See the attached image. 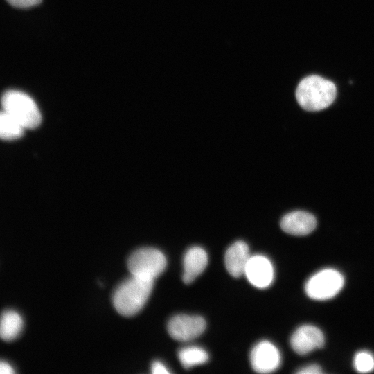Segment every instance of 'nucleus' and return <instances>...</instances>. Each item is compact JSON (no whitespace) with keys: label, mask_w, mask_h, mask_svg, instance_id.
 Returning a JSON list of instances; mask_svg holds the SVG:
<instances>
[{"label":"nucleus","mask_w":374,"mask_h":374,"mask_svg":"<svg viewBox=\"0 0 374 374\" xmlns=\"http://www.w3.org/2000/svg\"><path fill=\"white\" fill-rule=\"evenodd\" d=\"M154 280L131 276L115 290L113 304L121 315L130 317L137 314L147 302Z\"/></svg>","instance_id":"1"},{"label":"nucleus","mask_w":374,"mask_h":374,"mask_svg":"<svg viewBox=\"0 0 374 374\" xmlns=\"http://www.w3.org/2000/svg\"><path fill=\"white\" fill-rule=\"evenodd\" d=\"M337 88L330 80L316 75L303 78L298 84L296 98L300 106L317 112L330 106L335 99Z\"/></svg>","instance_id":"2"},{"label":"nucleus","mask_w":374,"mask_h":374,"mask_svg":"<svg viewBox=\"0 0 374 374\" xmlns=\"http://www.w3.org/2000/svg\"><path fill=\"white\" fill-rule=\"evenodd\" d=\"M2 109L10 114L25 129H34L42 121L41 113L33 99L17 90L6 91L1 96Z\"/></svg>","instance_id":"3"},{"label":"nucleus","mask_w":374,"mask_h":374,"mask_svg":"<svg viewBox=\"0 0 374 374\" xmlns=\"http://www.w3.org/2000/svg\"><path fill=\"white\" fill-rule=\"evenodd\" d=\"M167 260L164 254L154 248H141L132 253L127 260L132 276L154 280L165 270Z\"/></svg>","instance_id":"4"},{"label":"nucleus","mask_w":374,"mask_h":374,"mask_svg":"<svg viewBox=\"0 0 374 374\" xmlns=\"http://www.w3.org/2000/svg\"><path fill=\"white\" fill-rule=\"evenodd\" d=\"M344 285V278L332 268L321 269L313 274L305 285L306 294L314 300L323 301L336 296Z\"/></svg>","instance_id":"5"},{"label":"nucleus","mask_w":374,"mask_h":374,"mask_svg":"<svg viewBox=\"0 0 374 374\" xmlns=\"http://www.w3.org/2000/svg\"><path fill=\"white\" fill-rule=\"evenodd\" d=\"M206 327V321L200 316L177 314L169 321L168 331L174 339L187 341L201 335Z\"/></svg>","instance_id":"6"},{"label":"nucleus","mask_w":374,"mask_h":374,"mask_svg":"<svg viewBox=\"0 0 374 374\" xmlns=\"http://www.w3.org/2000/svg\"><path fill=\"white\" fill-rule=\"evenodd\" d=\"M252 368L259 373H269L276 371L280 364L278 349L268 341H262L250 353Z\"/></svg>","instance_id":"7"},{"label":"nucleus","mask_w":374,"mask_h":374,"mask_svg":"<svg viewBox=\"0 0 374 374\" xmlns=\"http://www.w3.org/2000/svg\"><path fill=\"white\" fill-rule=\"evenodd\" d=\"M325 338L322 331L312 325L298 328L290 338L292 349L299 355H304L323 346Z\"/></svg>","instance_id":"8"},{"label":"nucleus","mask_w":374,"mask_h":374,"mask_svg":"<svg viewBox=\"0 0 374 374\" xmlns=\"http://www.w3.org/2000/svg\"><path fill=\"white\" fill-rule=\"evenodd\" d=\"M256 287L264 289L273 282L274 271L270 260L262 255L251 256L244 274Z\"/></svg>","instance_id":"9"},{"label":"nucleus","mask_w":374,"mask_h":374,"mask_svg":"<svg viewBox=\"0 0 374 374\" xmlns=\"http://www.w3.org/2000/svg\"><path fill=\"white\" fill-rule=\"evenodd\" d=\"M316 217L310 213L296 211L285 215L280 221V227L285 233L297 236L312 233L317 226Z\"/></svg>","instance_id":"10"},{"label":"nucleus","mask_w":374,"mask_h":374,"mask_svg":"<svg viewBox=\"0 0 374 374\" xmlns=\"http://www.w3.org/2000/svg\"><path fill=\"white\" fill-rule=\"evenodd\" d=\"M251 258L247 243L239 240L231 244L224 256V263L229 274L238 278L244 274L246 266Z\"/></svg>","instance_id":"11"},{"label":"nucleus","mask_w":374,"mask_h":374,"mask_svg":"<svg viewBox=\"0 0 374 374\" xmlns=\"http://www.w3.org/2000/svg\"><path fill=\"white\" fill-rule=\"evenodd\" d=\"M208 256L200 247H193L188 249L183 258L182 279L186 284L192 283L206 269Z\"/></svg>","instance_id":"12"},{"label":"nucleus","mask_w":374,"mask_h":374,"mask_svg":"<svg viewBox=\"0 0 374 374\" xmlns=\"http://www.w3.org/2000/svg\"><path fill=\"white\" fill-rule=\"evenodd\" d=\"M24 326L21 316L16 311L8 310L0 316V338L6 341L15 339Z\"/></svg>","instance_id":"13"},{"label":"nucleus","mask_w":374,"mask_h":374,"mask_svg":"<svg viewBox=\"0 0 374 374\" xmlns=\"http://www.w3.org/2000/svg\"><path fill=\"white\" fill-rule=\"evenodd\" d=\"M25 128L10 114L0 111V139L11 141L20 138Z\"/></svg>","instance_id":"14"},{"label":"nucleus","mask_w":374,"mask_h":374,"mask_svg":"<svg viewBox=\"0 0 374 374\" xmlns=\"http://www.w3.org/2000/svg\"><path fill=\"white\" fill-rule=\"evenodd\" d=\"M178 358L185 368L205 364L208 360L206 351L198 346H188L179 350Z\"/></svg>","instance_id":"15"},{"label":"nucleus","mask_w":374,"mask_h":374,"mask_svg":"<svg viewBox=\"0 0 374 374\" xmlns=\"http://www.w3.org/2000/svg\"><path fill=\"white\" fill-rule=\"evenodd\" d=\"M353 366L362 373H370L374 370V355L369 351L361 350L354 356Z\"/></svg>","instance_id":"16"},{"label":"nucleus","mask_w":374,"mask_h":374,"mask_svg":"<svg viewBox=\"0 0 374 374\" xmlns=\"http://www.w3.org/2000/svg\"><path fill=\"white\" fill-rule=\"evenodd\" d=\"M10 5L19 8H27L39 4L42 0H6Z\"/></svg>","instance_id":"17"},{"label":"nucleus","mask_w":374,"mask_h":374,"mask_svg":"<svg viewBox=\"0 0 374 374\" xmlns=\"http://www.w3.org/2000/svg\"><path fill=\"white\" fill-rule=\"evenodd\" d=\"M322 373L321 366L316 364L307 365L296 371L299 374H321Z\"/></svg>","instance_id":"18"},{"label":"nucleus","mask_w":374,"mask_h":374,"mask_svg":"<svg viewBox=\"0 0 374 374\" xmlns=\"http://www.w3.org/2000/svg\"><path fill=\"white\" fill-rule=\"evenodd\" d=\"M151 373L153 374H166L170 373V371L163 363L156 361L152 364Z\"/></svg>","instance_id":"19"},{"label":"nucleus","mask_w":374,"mask_h":374,"mask_svg":"<svg viewBox=\"0 0 374 374\" xmlns=\"http://www.w3.org/2000/svg\"><path fill=\"white\" fill-rule=\"evenodd\" d=\"M15 373L13 367L9 363L0 360V374H12Z\"/></svg>","instance_id":"20"}]
</instances>
